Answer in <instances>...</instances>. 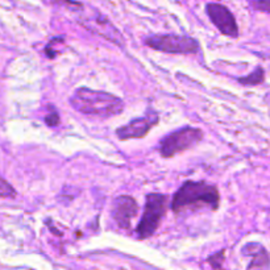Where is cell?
<instances>
[{
    "label": "cell",
    "instance_id": "1",
    "mask_svg": "<svg viewBox=\"0 0 270 270\" xmlns=\"http://www.w3.org/2000/svg\"><path fill=\"white\" fill-rule=\"evenodd\" d=\"M71 108L84 116L98 119H110L124 111L121 98L105 91H96L88 87H79L69 98Z\"/></svg>",
    "mask_w": 270,
    "mask_h": 270
},
{
    "label": "cell",
    "instance_id": "2",
    "mask_svg": "<svg viewBox=\"0 0 270 270\" xmlns=\"http://www.w3.org/2000/svg\"><path fill=\"white\" fill-rule=\"evenodd\" d=\"M219 203V191L214 185L204 181H186L173 195L170 207L175 214H178L185 208L197 204L208 206L212 210H216Z\"/></svg>",
    "mask_w": 270,
    "mask_h": 270
},
{
    "label": "cell",
    "instance_id": "3",
    "mask_svg": "<svg viewBox=\"0 0 270 270\" xmlns=\"http://www.w3.org/2000/svg\"><path fill=\"white\" fill-rule=\"evenodd\" d=\"M168 206V197L165 194L151 192L145 198V206L142 211L141 219L136 227V235L138 238H148L154 235L164 218Z\"/></svg>",
    "mask_w": 270,
    "mask_h": 270
},
{
    "label": "cell",
    "instance_id": "4",
    "mask_svg": "<svg viewBox=\"0 0 270 270\" xmlns=\"http://www.w3.org/2000/svg\"><path fill=\"white\" fill-rule=\"evenodd\" d=\"M203 138V131L195 127L185 125L168 133L158 142V152L164 158L174 157L178 153L187 151Z\"/></svg>",
    "mask_w": 270,
    "mask_h": 270
},
{
    "label": "cell",
    "instance_id": "5",
    "mask_svg": "<svg viewBox=\"0 0 270 270\" xmlns=\"http://www.w3.org/2000/svg\"><path fill=\"white\" fill-rule=\"evenodd\" d=\"M144 44L152 49L170 54H197L201 45L190 36L183 34H152L144 38Z\"/></svg>",
    "mask_w": 270,
    "mask_h": 270
},
{
    "label": "cell",
    "instance_id": "6",
    "mask_svg": "<svg viewBox=\"0 0 270 270\" xmlns=\"http://www.w3.org/2000/svg\"><path fill=\"white\" fill-rule=\"evenodd\" d=\"M78 21L83 27L87 28L88 31L96 33L98 36L104 37L105 40L114 42L116 45L124 48V37L119 32V29L112 25L108 18L99 14L98 11H94L91 15H82L79 16Z\"/></svg>",
    "mask_w": 270,
    "mask_h": 270
},
{
    "label": "cell",
    "instance_id": "7",
    "mask_svg": "<svg viewBox=\"0 0 270 270\" xmlns=\"http://www.w3.org/2000/svg\"><path fill=\"white\" fill-rule=\"evenodd\" d=\"M160 121V115L152 108L145 112L144 116L131 120L128 124L115 131V135L119 140H131V138H142Z\"/></svg>",
    "mask_w": 270,
    "mask_h": 270
},
{
    "label": "cell",
    "instance_id": "8",
    "mask_svg": "<svg viewBox=\"0 0 270 270\" xmlns=\"http://www.w3.org/2000/svg\"><path fill=\"white\" fill-rule=\"evenodd\" d=\"M206 14L210 17L218 31L224 36L236 38L238 36V27L234 14L225 5L218 3H208L206 5Z\"/></svg>",
    "mask_w": 270,
    "mask_h": 270
},
{
    "label": "cell",
    "instance_id": "9",
    "mask_svg": "<svg viewBox=\"0 0 270 270\" xmlns=\"http://www.w3.org/2000/svg\"><path fill=\"white\" fill-rule=\"evenodd\" d=\"M137 202L129 195H119L112 202L111 216L120 228L128 229L131 221L135 216L137 215Z\"/></svg>",
    "mask_w": 270,
    "mask_h": 270
},
{
    "label": "cell",
    "instance_id": "10",
    "mask_svg": "<svg viewBox=\"0 0 270 270\" xmlns=\"http://www.w3.org/2000/svg\"><path fill=\"white\" fill-rule=\"evenodd\" d=\"M244 256L251 257V262L248 264L247 270H269L270 257L266 249L258 243H248L243 248Z\"/></svg>",
    "mask_w": 270,
    "mask_h": 270
},
{
    "label": "cell",
    "instance_id": "11",
    "mask_svg": "<svg viewBox=\"0 0 270 270\" xmlns=\"http://www.w3.org/2000/svg\"><path fill=\"white\" fill-rule=\"evenodd\" d=\"M265 78V73L262 68H257L253 73H251L247 77H243V78H238L237 81L244 86H256V84H260V83L264 81Z\"/></svg>",
    "mask_w": 270,
    "mask_h": 270
},
{
    "label": "cell",
    "instance_id": "12",
    "mask_svg": "<svg viewBox=\"0 0 270 270\" xmlns=\"http://www.w3.org/2000/svg\"><path fill=\"white\" fill-rule=\"evenodd\" d=\"M248 3L254 11L270 14V0H248Z\"/></svg>",
    "mask_w": 270,
    "mask_h": 270
},
{
    "label": "cell",
    "instance_id": "13",
    "mask_svg": "<svg viewBox=\"0 0 270 270\" xmlns=\"http://www.w3.org/2000/svg\"><path fill=\"white\" fill-rule=\"evenodd\" d=\"M58 38H60V37H54V38H51V41L45 46V54L46 57L51 58V60H53V58H55V57L58 55V51L55 49V44L58 42Z\"/></svg>",
    "mask_w": 270,
    "mask_h": 270
},
{
    "label": "cell",
    "instance_id": "14",
    "mask_svg": "<svg viewBox=\"0 0 270 270\" xmlns=\"http://www.w3.org/2000/svg\"><path fill=\"white\" fill-rule=\"evenodd\" d=\"M1 197L3 198H15L16 197V191L15 188L9 185L4 178L1 179Z\"/></svg>",
    "mask_w": 270,
    "mask_h": 270
},
{
    "label": "cell",
    "instance_id": "15",
    "mask_svg": "<svg viewBox=\"0 0 270 270\" xmlns=\"http://www.w3.org/2000/svg\"><path fill=\"white\" fill-rule=\"evenodd\" d=\"M45 123L48 127H57L60 124V115L57 111H51L49 112V115L45 116Z\"/></svg>",
    "mask_w": 270,
    "mask_h": 270
}]
</instances>
